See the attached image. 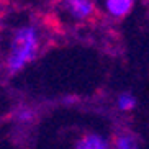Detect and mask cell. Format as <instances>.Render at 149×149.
Instances as JSON below:
<instances>
[{
	"label": "cell",
	"instance_id": "obj_1",
	"mask_svg": "<svg viewBox=\"0 0 149 149\" xmlns=\"http://www.w3.org/2000/svg\"><path fill=\"white\" fill-rule=\"evenodd\" d=\"M41 48V35L35 25H22L10 36L8 51L5 56V69L8 74L22 72L38 57Z\"/></svg>",
	"mask_w": 149,
	"mask_h": 149
},
{
	"label": "cell",
	"instance_id": "obj_2",
	"mask_svg": "<svg viewBox=\"0 0 149 149\" xmlns=\"http://www.w3.org/2000/svg\"><path fill=\"white\" fill-rule=\"evenodd\" d=\"M61 5L67 12V15L77 22H85L95 13L93 0H62Z\"/></svg>",
	"mask_w": 149,
	"mask_h": 149
},
{
	"label": "cell",
	"instance_id": "obj_3",
	"mask_svg": "<svg viewBox=\"0 0 149 149\" xmlns=\"http://www.w3.org/2000/svg\"><path fill=\"white\" fill-rule=\"evenodd\" d=\"M74 149H113L111 143L102 133H84L77 138Z\"/></svg>",
	"mask_w": 149,
	"mask_h": 149
},
{
	"label": "cell",
	"instance_id": "obj_4",
	"mask_svg": "<svg viewBox=\"0 0 149 149\" xmlns=\"http://www.w3.org/2000/svg\"><path fill=\"white\" fill-rule=\"evenodd\" d=\"M134 3L136 0H105L103 7L111 18H125L131 13Z\"/></svg>",
	"mask_w": 149,
	"mask_h": 149
},
{
	"label": "cell",
	"instance_id": "obj_5",
	"mask_svg": "<svg viewBox=\"0 0 149 149\" xmlns=\"http://www.w3.org/2000/svg\"><path fill=\"white\" fill-rule=\"evenodd\" d=\"M111 148L113 149H141V143H139V138L134 133L121 131L113 138Z\"/></svg>",
	"mask_w": 149,
	"mask_h": 149
},
{
	"label": "cell",
	"instance_id": "obj_6",
	"mask_svg": "<svg viewBox=\"0 0 149 149\" xmlns=\"http://www.w3.org/2000/svg\"><path fill=\"white\" fill-rule=\"evenodd\" d=\"M138 105V98L134 97V93L131 92H121L116 97V108L123 113H128V111H133Z\"/></svg>",
	"mask_w": 149,
	"mask_h": 149
},
{
	"label": "cell",
	"instance_id": "obj_7",
	"mask_svg": "<svg viewBox=\"0 0 149 149\" xmlns=\"http://www.w3.org/2000/svg\"><path fill=\"white\" fill-rule=\"evenodd\" d=\"M35 118H36V111L31 107H20V108L15 110V120H17V123L30 125V123L35 121Z\"/></svg>",
	"mask_w": 149,
	"mask_h": 149
}]
</instances>
